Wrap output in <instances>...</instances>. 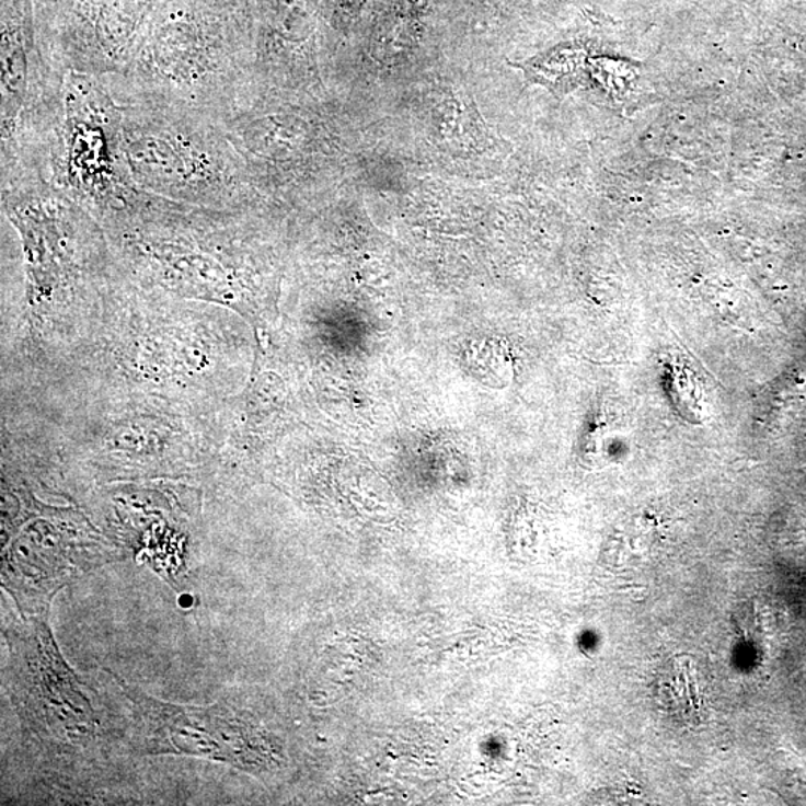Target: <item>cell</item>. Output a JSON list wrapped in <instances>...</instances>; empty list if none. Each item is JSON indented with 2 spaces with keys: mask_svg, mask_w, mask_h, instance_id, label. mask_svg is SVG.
Returning a JSON list of instances; mask_svg holds the SVG:
<instances>
[{
  "mask_svg": "<svg viewBox=\"0 0 806 806\" xmlns=\"http://www.w3.org/2000/svg\"><path fill=\"white\" fill-rule=\"evenodd\" d=\"M49 615L3 627L8 657L3 686L28 750L49 784L89 791L104 780L114 744L127 729L99 709V694L61 656ZM130 746V744H129Z\"/></svg>",
  "mask_w": 806,
  "mask_h": 806,
  "instance_id": "6da1fadb",
  "label": "cell"
},
{
  "mask_svg": "<svg viewBox=\"0 0 806 806\" xmlns=\"http://www.w3.org/2000/svg\"><path fill=\"white\" fill-rule=\"evenodd\" d=\"M122 142L146 195L211 209H245L256 188L223 123L164 106L123 105Z\"/></svg>",
  "mask_w": 806,
  "mask_h": 806,
  "instance_id": "7a4b0ae2",
  "label": "cell"
},
{
  "mask_svg": "<svg viewBox=\"0 0 806 806\" xmlns=\"http://www.w3.org/2000/svg\"><path fill=\"white\" fill-rule=\"evenodd\" d=\"M122 122L123 106L105 80L66 73L64 117L49 181L93 217L114 226L150 197L131 180Z\"/></svg>",
  "mask_w": 806,
  "mask_h": 806,
  "instance_id": "3957f363",
  "label": "cell"
},
{
  "mask_svg": "<svg viewBox=\"0 0 806 806\" xmlns=\"http://www.w3.org/2000/svg\"><path fill=\"white\" fill-rule=\"evenodd\" d=\"M127 702V734L137 755L188 756L223 763L245 774L262 775L273 750L256 718L233 696L209 706L176 705L148 696L105 669Z\"/></svg>",
  "mask_w": 806,
  "mask_h": 806,
  "instance_id": "277c9868",
  "label": "cell"
},
{
  "mask_svg": "<svg viewBox=\"0 0 806 806\" xmlns=\"http://www.w3.org/2000/svg\"><path fill=\"white\" fill-rule=\"evenodd\" d=\"M117 559L92 533L39 520L3 546L2 587L23 619L49 615L60 590Z\"/></svg>",
  "mask_w": 806,
  "mask_h": 806,
  "instance_id": "5b68a950",
  "label": "cell"
},
{
  "mask_svg": "<svg viewBox=\"0 0 806 806\" xmlns=\"http://www.w3.org/2000/svg\"><path fill=\"white\" fill-rule=\"evenodd\" d=\"M462 361L469 376L487 389L504 390L514 380L511 347L499 336L472 339L464 348Z\"/></svg>",
  "mask_w": 806,
  "mask_h": 806,
  "instance_id": "8992f818",
  "label": "cell"
}]
</instances>
